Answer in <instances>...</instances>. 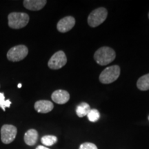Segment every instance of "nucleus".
Segmentation results:
<instances>
[{
	"mask_svg": "<svg viewBox=\"0 0 149 149\" xmlns=\"http://www.w3.org/2000/svg\"><path fill=\"white\" fill-rule=\"evenodd\" d=\"M116 53L113 48L104 46L97 51L94 54V59L99 65L107 66L114 61Z\"/></svg>",
	"mask_w": 149,
	"mask_h": 149,
	"instance_id": "f257e3e1",
	"label": "nucleus"
},
{
	"mask_svg": "<svg viewBox=\"0 0 149 149\" xmlns=\"http://www.w3.org/2000/svg\"><path fill=\"white\" fill-rule=\"evenodd\" d=\"M8 26L11 29H20L29 22V15L25 13H11L8 16Z\"/></svg>",
	"mask_w": 149,
	"mask_h": 149,
	"instance_id": "f03ea898",
	"label": "nucleus"
},
{
	"mask_svg": "<svg viewBox=\"0 0 149 149\" xmlns=\"http://www.w3.org/2000/svg\"><path fill=\"white\" fill-rule=\"evenodd\" d=\"M120 74V68L117 65H114L107 67L100 74V81L102 84H109L114 82L118 79Z\"/></svg>",
	"mask_w": 149,
	"mask_h": 149,
	"instance_id": "7ed1b4c3",
	"label": "nucleus"
},
{
	"mask_svg": "<svg viewBox=\"0 0 149 149\" xmlns=\"http://www.w3.org/2000/svg\"><path fill=\"white\" fill-rule=\"evenodd\" d=\"M107 10L104 7H100L93 10L88 17V25L93 28L101 25L107 19Z\"/></svg>",
	"mask_w": 149,
	"mask_h": 149,
	"instance_id": "20e7f679",
	"label": "nucleus"
},
{
	"mask_svg": "<svg viewBox=\"0 0 149 149\" xmlns=\"http://www.w3.org/2000/svg\"><path fill=\"white\" fill-rule=\"evenodd\" d=\"M29 53V49L24 45H18L11 48L7 53V58L11 61H19L25 58Z\"/></svg>",
	"mask_w": 149,
	"mask_h": 149,
	"instance_id": "39448f33",
	"label": "nucleus"
},
{
	"mask_svg": "<svg viewBox=\"0 0 149 149\" xmlns=\"http://www.w3.org/2000/svg\"><path fill=\"white\" fill-rule=\"evenodd\" d=\"M67 58L64 51H59L56 52L51 57L48 62V66L51 69L58 70L66 65Z\"/></svg>",
	"mask_w": 149,
	"mask_h": 149,
	"instance_id": "423d86ee",
	"label": "nucleus"
},
{
	"mask_svg": "<svg viewBox=\"0 0 149 149\" xmlns=\"http://www.w3.org/2000/svg\"><path fill=\"white\" fill-rule=\"evenodd\" d=\"M17 129L15 126L10 124H4L1 128V139L3 144H8L15 139Z\"/></svg>",
	"mask_w": 149,
	"mask_h": 149,
	"instance_id": "0eeeda50",
	"label": "nucleus"
},
{
	"mask_svg": "<svg viewBox=\"0 0 149 149\" xmlns=\"http://www.w3.org/2000/svg\"><path fill=\"white\" fill-rule=\"evenodd\" d=\"M75 19L73 17L67 16L59 20L57 24V29L60 33H67L74 27Z\"/></svg>",
	"mask_w": 149,
	"mask_h": 149,
	"instance_id": "6e6552de",
	"label": "nucleus"
},
{
	"mask_svg": "<svg viewBox=\"0 0 149 149\" xmlns=\"http://www.w3.org/2000/svg\"><path fill=\"white\" fill-rule=\"evenodd\" d=\"M51 98L56 104H64L70 100V94L66 91L57 90L53 93Z\"/></svg>",
	"mask_w": 149,
	"mask_h": 149,
	"instance_id": "1a4fd4ad",
	"label": "nucleus"
},
{
	"mask_svg": "<svg viewBox=\"0 0 149 149\" xmlns=\"http://www.w3.org/2000/svg\"><path fill=\"white\" fill-rule=\"evenodd\" d=\"M47 1L46 0H24V6L28 10L37 11L40 10L45 6Z\"/></svg>",
	"mask_w": 149,
	"mask_h": 149,
	"instance_id": "9d476101",
	"label": "nucleus"
},
{
	"mask_svg": "<svg viewBox=\"0 0 149 149\" xmlns=\"http://www.w3.org/2000/svg\"><path fill=\"white\" fill-rule=\"evenodd\" d=\"M34 108L35 111L40 113H48L53 109V102L48 100H39L35 102Z\"/></svg>",
	"mask_w": 149,
	"mask_h": 149,
	"instance_id": "9b49d317",
	"label": "nucleus"
},
{
	"mask_svg": "<svg viewBox=\"0 0 149 149\" xmlns=\"http://www.w3.org/2000/svg\"><path fill=\"white\" fill-rule=\"evenodd\" d=\"M24 139L28 146H34L38 139V132L35 129H30L26 132Z\"/></svg>",
	"mask_w": 149,
	"mask_h": 149,
	"instance_id": "f8f14e48",
	"label": "nucleus"
},
{
	"mask_svg": "<svg viewBox=\"0 0 149 149\" xmlns=\"http://www.w3.org/2000/svg\"><path fill=\"white\" fill-rule=\"evenodd\" d=\"M137 86L140 91L149 90V73L144 74L139 78L137 82Z\"/></svg>",
	"mask_w": 149,
	"mask_h": 149,
	"instance_id": "ddd939ff",
	"label": "nucleus"
},
{
	"mask_svg": "<svg viewBox=\"0 0 149 149\" xmlns=\"http://www.w3.org/2000/svg\"><path fill=\"white\" fill-rule=\"evenodd\" d=\"M90 111V105L86 103V102H82L76 109V113H77V115L79 117H83L88 115Z\"/></svg>",
	"mask_w": 149,
	"mask_h": 149,
	"instance_id": "4468645a",
	"label": "nucleus"
},
{
	"mask_svg": "<svg viewBox=\"0 0 149 149\" xmlns=\"http://www.w3.org/2000/svg\"><path fill=\"white\" fill-rule=\"evenodd\" d=\"M41 141L44 146H51L57 143V138L55 135H44L41 139Z\"/></svg>",
	"mask_w": 149,
	"mask_h": 149,
	"instance_id": "2eb2a0df",
	"label": "nucleus"
},
{
	"mask_svg": "<svg viewBox=\"0 0 149 149\" xmlns=\"http://www.w3.org/2000/svg\"><path fill=\"white\" fill-rule=\"evenodd\" d=\"M88 120L91 122H97L100 117V112L97 109H91L89 113L87 115Z\"/></svg>",
	"mask_w": 149,
	"mask_h": 149,
	"instance_id": "dca6fc26",
	"label": "nucleus"
},
{
	"mask_svg": "<svg viewBox=\"0 0 149 149\" xmlns=\"http://www.w3.org/2000/svg\"><path fill=\"white\" fill-rule=\"evenodd\" d=\"M12 102L10 100H5V95L3 93H0V108H1L3 111H6V108H9Z\"/></svg>",
	"mask_w": 149,
	"mask_h": 149,
	"instance_id": "f3484780",
	"label": "nucleus"
},
{
	"mask_svg": "<svg viewBox=\"0 0 149 149\" xmlns=\"http://www.w3.org/2000/svg\"><path fill=\"white\" fill-rule=\"evenodd\" d=\"M79 149H98L95 144L91 142H85L80 145Z\"/></svg>",
	"mask_w": 149,
	"mask_h": 149,
	"instance_id": "a211bd4d",
	"label": "nucleus"
},
{
	"mask_svg": "<svg viewBox=\"0 0 149 149\" xmlns=\"http://www.w3.org/2000/svg\"><path fill=\"white\" fill-rule=\"evenodd\" d=\"M35 149H50V148H48V147H46V146H41V145H40V146H38Z\"/></svg>",
	"mask_w": 149,
	"mask_h": 149,
	"instance_id": "6ab92c4d",
	"label": "nucleus"
},
{
	"mask_svg": "<svg viewBox=\"0 0 149 149\" xmlns=\"http://www.w3.org/2000/svg\"><path fill=\"white\" fill-rule=\"evenodd\" d=\"M17 86H18V88H21V87H22V84H19Z\"/></svg>",
	"mask_w": 149,
	"mask_h": 149,
	"instance_id": "aec40b11",
	"label": "nucleus"
},
{
	"mask_svg": "<svg viewBox=\"0 0 149 149\" xmlns=\"http://www.w3.org/2000/svg\"><path fill=\"white\" fill-rule=\"evenodd\" d=\"M148 18H149V13H148Z\"/></svg>",
	"mask_w": 149,
	"mask_h": 149,
	"instance_id": "412c9836",
	"label": "nucleus"
},
{
	"mask_svg": "<svg viewBox=\"0 0 149 149\" xmlns=\"http://www.w3.org/2000/svg\"><path fill=\"white\" fill-rule=\"evenodd\" d=\"M148 118H149V117H148Z\"/></svg>",
	"mask_w": 149,
	"mask_h": 149,
	"instance_id": "4be33fe9",
	"label": "nucleus"
}]
</instances>
